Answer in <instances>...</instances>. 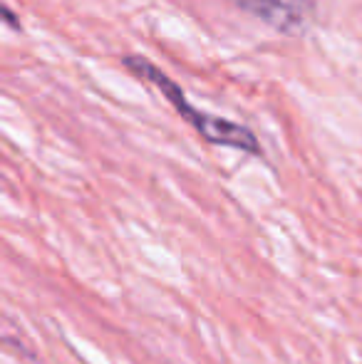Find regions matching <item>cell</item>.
I'll return each mask as SVG.
<instances>
[{
    "mask_svg": "<svg viewBox=\"0 0 362 364\" xmlns=\"http://www.w3.org/2000/svg\"><path fill=\"white\" fill-rule=\"evenodd\" d=\"M124 68L129 70L134 77H139V80L154 85L156 90H159L161 95L171 102V107L179 112L181 119H186L206 141L218 144V146L238 149V151H246V154H261V144H258L256 134H253L248 127L226 119V117L208 114V112H201V109H196V107H191L186 97H183L181 87L176 85L169 75L161 73L154 63H149L147 58H142V55H127Z\"/></svg>",
    "mask_w": 362,
    "mask_h": 364,
    "instance_id": "cell-1",
    "label": "cell"
},
{
    "mask_svg": "<svg viewBox=\"0 0 362 364\" xmlns=\"http://www.w3.org/2000/svg\"><path fill=\"white\" fill-rule=\"evenodd\" d=\"M231 3L283 35H303L315 20L313 0H231Z\"/></svg>",
    "mask_w": 362,
    "mask_h": 364,
    "instance_id": "cell-2",
    "label": "cell"
},
{
    "mask_svg": "<svg viewBox=\"0 0 362 364\" xmlns=\"http://www.w3.org/2000/svg\"><path fill=\"white\" fill-rule=\"evenodd\" d=\"M0 23H5V25H10V28H18V15L13 13V10L8 8V5H3L0 3Z\"/></svg>",
    "mask_w": 362,
    "mask_h": 364,
    "instance_id": "cell-3",
    "label": "cell"
}]
</instances>
